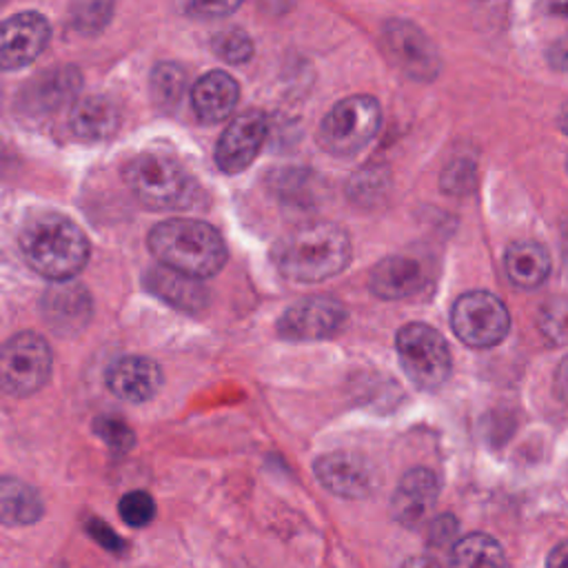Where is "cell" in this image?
<instances>
[{"instance_id": "cell-12", "label": "cell", "mask_w": 568, "mask_h": 568, "mask_svg": "<svg viewBox=\"0 0 568 568\" xmlns=\"http://www.w3.org/2000/svg\"><path fill=\"white\" fill-rule=\"evenodd\" d=\"M51 29L42 13L22 11L2 22L0 64L4 71L20 69L33 62L49 44Z\"/></svg>"}, {"instance_id": "cell-27", "label": "cell", "mask_w": 568, "mask_h": 568, "mask_svg": "<svg viewBox=\"0 0 568 568\" xmlns=\"http://www.w3.org/2000/svg\"><path fill=\"white\" fill-rule=\"evenodd\" d=\"M113 7L109 2H82L71 7V24L82 33L100 31L109 18Z\"/></svg>"}, {"instance_id": "cell-10", "label": "cell", "mask_w": 568, "mask_h": 568, "mask_svg": "<svg viewBox=\"0 0 568 568\" xmlns=\"http://www.w3.org/2000/svg\"><path fill=\"white\" fill-rule=\"evenodd\" d=\"M346 308L331 297H306L291 304L277 320V335L291 342L326 339L342 331Z\"/></svg>"}, {"instance_id": "cell-31", "label": "cell", "mask_w": 568, "mask_h": 568, "mask_svg": "<svg viewBox=\"0 0 568 568\" xmlns=\"http://www.w3.org/2000/svg\"><path fill=\"white\" fill-rule=\"evenodd\" d=\"M240 7V2H191L186 4L184 9L193 16H200V18H211V16H224V13H231Z\"/></svg>"}, {"instance_id": "cell-28", "label": "cell", "mask_w": 568, "mask_h": 568, "mask_svg": "<svg viewBox=\"0 0 568 568\" xmlns=\"http://www.w3.org/2000/svg\"><path fill=\"white\" fill-rule=\"evenodd\" d=\"M93 428L104 439V444L118 453H126L135 442L133 430L118 417H98Z\"/></svg>"}, {"instance_id": "cell-7", "label": "cell", "mask_w": 568, "mask_h": 568, "mask_svg": "<svg viewBox=\"0 0 568 568\" xmlns=\"http://www.w3.org/2000/svg\"><path fill=\"white\" fill-rule=\"evenodd\" d=\"M450 326L466 346L488 348L506 337L510 315L497 295L488 291H468L453 304Z\"/></svg>"}, {"instance_id": "cell-5", "label": "cell", "mask_w": 568, "mask_h": 568, "mask_svg": "<svg viewBox=\"0 0 568 568\" xmlns=\"http://www.w3.org/2000/svg\"><path fill=\"white\" fill-rule=\"evenodd\" d=\"M379 122L382 109L373 95H348L322 118L317 144L331 155H355L377 135Z\"/></svg>"}, {"instance_id": "cell-11", "label": "cell", "mask_w": 568, "mask_h": 568, "mask_svg": "<svg viewBox=\"0 0 568 568\" xmlns=\"http://www.w3.org/2000/svg\"><path fill=\"white\" fill-rule=\"evenodd\" d=\"M266 131L268 122L262 111H244L235 115L215 144L217 166L229 175L244 171L257 158Z\"/></svg>"}, {"instance_id": "cell-8", "label": "cell", "mask_w": 568, "mask_h": 568, "mask_svg": "<svg viewBox=\"0 0 568 568\" xmlns=\"http://www.w3.org/2000/svg\"><path fill=\"white\" fill-rule=\"evenodd\" d=\"M51 348L36 333H16L2 346L0 377L9 395H31L44 386L51 375Z\"/></svg>"}, {"instance_id": "cell-17", "label": "cell", "mask_w": 568, "mask_h": 568, "mask_svg": "<svg viewBox=\"0 0 568 568\" xmlns=\"http://www.w3.org/2000/svg\"><path fill=\"white\" fill-rule=\"evenodd\" d=\"M240 100V87L226 71H206L191 89V104L200 122L215 124L226 120Z\"/></svg>"}, {"instance_id": "cell-24", "label": "cell", "mask_w": 568, "mask_h": 568, "mask_svg": "<svg viewBox=\"0 0 568 568\" xmlns=\"http://www.w3.org/2000/svg\"><path fill=\"white\" fill-rule=\"evenodd\" d=\"M186 89V73L175 62H160L151 73V95L162 109L180 104Z\"/></svg>"}, {"instance_id": "cell-13", "label": "cell", "mask_w": 568, "mask_h": 568, "mask_svg": "<svg viewBox=\"0 0 568 568\" xmlns=\"http://www.w3.org/2000/svg\"><path fill=\"white\" fill-rule=\"evenodd\" d=\"M320 484L346 499L368 497L377 488V473L373 464L357 453H328L315 462Z\"/></svg>"}, {"instance_id": "cell-1", "label": "cell", "mask_w": 568, "mask_h": 568, "mask_svg": "<svg viewBox=\"0 0 568 568\" xmlns=\"http://www.w3.org/2000/svg\"><path fill=\"white\" fill-rule=\"evenodd\" d=\"M27 264L47 280L69 282L89 260V240L69 217L42 211L29 215L18 233Z\"/></svg>"}, {"instance_id": "cell-26", "label": "cell", "mask_w": 568, "mask_h": 568, "mask_svg": "<svg viewBox=\"0 0 568 568\" xmlns=\"http://www.w3.org/2000/svg\"><path fill=\"white\" fill-rule=\"evenodd\" d=\"M118 510H120V517L124 519V524H129L133 528H140V526H146V524L153 521L155 501L144 490H131L120 499Z\"/></svg>"}, {"instance_id": "cell-21", "label": "cell", "mask_w": 568, "mask_h": 568, "mask_svg": "<svg viewBox=\"0 0 568 568\" xmlns=\"http://www.w3.org/2000/svg\"><path fill=\"white\" fill-rule=\"evenodd\" d=\"M144 286L162 297L164 302L182 308V311H200L206 304V288L200 286L197 280L175 273L164 266H155L144 275Z\"/></svg>"}, {"instance_id": "cell-9", "label": "cell", "mask_w": 568, "mask_h": 568, "mask_svg": "<svg viewBox=\"0 0 568 568\" xmlns=\"http://www.w3.org/2000/svg\"><path fill=\"white\" fill-rule=\"evenodd\" d=\"M382 42L393 60L413 80H430L439 71V55L435 44L413 22L393 18L384 24Z\"/></svg>"}, {"instance_id": "cell-19", "label": "cell", "mask_w": 568, "mask_h": 568, "mask_svg": "<svg viewBox=\"0 0 568 568\" xmlns=\"http://www.w3.org/2000/svg\"><path fill=\"white\" fill-rule=\"evenodd\" d=\"M122 113L118 104L106 95H89L75 102L69 124L80 140L100 142L111 138L120 126Z\"/></svg>"}, {"instance_id": "cell-15", "label": "cell", "mask_w": 568, "mask_h": 568, "mask_svg": "<svg viewBox=\"0 0 568 568\" xmlns=\"http://www.w3.org/2000/svg\"><path fill=\"white\" fill-rule=\"evenodd\" d=\"M106 386L115 397L140 404L160 390L162 371L149 357L124 355L106 368Z\"/></svg>"}, {"instance_id": "cell-4", "label": "cell", "mask_w": 568, "mask_h": 568, "mask_svg": "<svg viewBox=\"0 0 568 568\" xmlns=\"http://www.w3.org/2000/svg\"><path fill=\"white\" fill-rule=\"evenodd\" d=\"M131 193L149 209L178 211L195 197V180L175 158L160 151H142L122 169Z\"/></svg>"}, {"instance_id": "cell-34", "label": "cell", "mask_w": 568, "mask_h": 568, "mask_svg": "<svg viewBox=\"0 0 568 568\" xmlns=\"http://www.w3.org/2000/svg\"><path fill=\"white\" fill-rule=\"evenodd\" d=\"M546 568H568V541L555 546L546 559Z\"/></svg>"}, {"instance_id": "cell-35", "label": "cell", "mask_w": 568, "mask_h": 568, "mask_svg": "<svg viewBox=\"0 0 568 568\" xmlns=\"http://www.w3.org/2000/svg\"><path fill=\"white\" fill-rule=\"evenodd\" d=\"M404 568H444L437 559L433 557H426V555H417V557H410L406 559Z\"/></svg>"}, {"instance_id": "cell-22", "label": "cell", "mask_w": 568, "mask_h": 568, "mask_svg": "<svg viewBox=\"0 0 568 568\" xmlns=\"http://www.w3.org/2000/svg\"><path fill=\"white\" fill-rule=\"evenodd\" d=\"M0 506L2 521L7 526H27L36 524L42 517L40 495L20 479L4 477L0 484Z\"/></svg>"}, {"instance_id": "cell-30", "label": "cell", "mask_w": 568, "mask_h": 568, "mask_svg": "<svg viewBox=\"0 0 568 568\" xmlns=\"http://www.w3.org/2000/svg\"><path fill=\"white\" fill-rule=\"evenodd\" d=\"M455 532H457V521H455V517L444 515V517H437V519L430 524L428 539H430L433 546H446L448 541L455 539Z\"/></svg>"}, {"instance_id": "cell-38", "label": "cell", "mask_w": 568, "mask_h": 568, "mask_svg": "<svg viewBox=\"0 0 568 568\" xmlns=\"http://www.w3.org/2000/svg\"><path fill=\"white\" fill-rule=\"evenodd\" d=\"M566 169H568V162H566Z\"/></svg>"}, {"instance_id": "cell-16", "label": "cell", "mask_w": 568, "mask_h": 568, "mask_svg": "<svg viewBox=\"0 0 568 568\" xmlns=\"http://www.w3.org/2000/svg\"><path fill=\"white\" fill-rule=\"evenodd\" d=\"M44 320L49 328L62 335H73L82 331L91 317V297L84 286L69 282H58L51 286L42 302Z\"/></svg>"}, {"instance_id": "cell-36", "label": "cell", "mask_w": 568, "mask_h": 568, "mask_svg": "<svg viewBox=\"0 0 568 568\" xmlns=\"http://www.w3.org/2000/svg\"><path fill=\"white\" fill-rule=\"evenodd\" d=\"M548 11L557 13V16H566L568 13V2H552V4H548Z\"/></svg>"}, {"instance_id": "cell-6", "label": "cell", "mask_w": 568, "mask_h": 568, "mask_svg": "<svg viewBox=\"0 0 568 568\" xmlns=\"http://www.w3.org/2000/svg\"><path fill=\"white\" fill-rule=\"evenodd\" d=\"M397 355L410 382L424 390L448 379L450 348L442 333L424 322H410L397 331Z\"/></svg>"}, {"instance_id": "cell-23", "label": "cell", "mask_w": 568, "mask_h": 568, "mask_svg": "<svg viewBox=\"0 0 568 568\" xmlns=\"http://www.w3.org/2000/svg\"><path fill=\"white\" fill-rule=\"evenodd\" d=\"M450 557L453 568H508L504 548L486 532H470L457 539Z\"/></svg>"}, {"instance_id": "cell-32", "label": "cell", "mask_w": 568, "mask_h": 568, "mask_svg": "<svg viewBox=\"0 0 568 568\" xmlns=\"http://www.w3.org/2000/svg\"><path fill=\"white\" fill-rule=\"evenodd\" d=\"M555 388L564 404H568V357H564L555 373Z\"/></svg>"}, {"instance_id": "cell-25", "label": "cell", "mask_w": 568, "mask_h": 568, "mask_svg": "<svg viewBox=\"0 0 568 568\" xmlns=\"http://www.w3.org/2000/svg\"><path fill=\"white\" fill-rule=\"evenodd\" d=\"M213 51L231 62V64H242L246 62L251 55H253V40L246 31L233 27V29H226V31H220L213 42H211Z\"/></svg>"}, {"instance_id": "cell-33", "label": "cell", "mask_w": 568, "mask_h": 568, "mask_svg": "<svg viewBox=\"0 0 568 568\" xmlns=\"http://www.w3.org/2000/svg\"><path fill=\"white\" fill-rule=\"evenodd\" d=\"M550 62H552L555 69L568 73V38L561 40V42H557V44L552 47V51H550Z\"/></svg>"}, {"instance_id": "cell-18", "label": "cell", "mask_w": 568, "mask_h": 568, "mask_svg": "<svg viewBox=\"0 0 568 568\" xmlns=\"http://www.w3.org/2000/svg\"><path fill=\"white\" fill-rule=\"evenodd\" d=\"M426 282L422 262L410 255H390L382 260L371 275V288L382 300H402L415 295Z\"/></svg>"}, {"instance_id": "cell-14", "label": "cell", "mask_w": 568, "mask_h": 568, "mask_svg": "<svg viewBox=\"0 0 568 568\" xmlns=\"http://www.w3.org/2000/svg\"><path fill=\"white\" fill-rule=\"evenodd\" d=\"M439 495V481L428 468L408 470L390 499L393 519L406 528H415L433 510Z\"/></svg>"}, {"instance_id": "cell-20", "label": "cell", "mask_w": 568, "mask_h": 568, "mask_svg": "<svg viewBox=\"0 0 568 568\" xmlns=\"http://www.w3.org/2000/svg\"><path fill=\"white\" fill-rule=\"evenodd\" d=\"M504 268L515 286L537 288L546 282L550 273V255L541 244L532 240H521L506 248Z\"/></svg>"}, {"instance_id": "cell-3", "label": "cell", "mask_w": 568, "mask_h": 568, "mask_svg": "<svg viewBox=\"0 0 568 568\" xmlns=\"http://www.w3.org/2000/svg\"><path fill=\"white\" fill-rule=\"evenodd\" d=\"M149 248L164 268L193 280L220 273L229 257L222 235L193 217H169L155 224L149 233Z\"/></svg>"}, {"instance_id": "cell-37", "label": "cell", "mask_w": 568, "mask_h": 568, "mask_svg": "<svg viewBox=\"0 0 568 568\" xmlns=\"http://www.w3.org/2000/svg\"><path fill=\"white\" fill-rule=\"evenodd\" d=\"M559 126L564 129V133H568V104L564 106V111H561V115H559Z\"/></svg>"}, {"instance_id": "cell-29", "label": "cell", "mask_w": 568, "mask_h": 568, "mask_svg": "<svg viewBox=\"0 0 568 568\" xmlns=\"http://www.w3.org/2000/svg\"><path fill=\"white\" fill-rule=\"evenodd\" d=\"M87 532H89L102 548H106V550H111V552H120V550L124 548V541L120 539V535H118L111 526H106L104 521H100V519H95V517H91V519L87 521Z\"/></svg>"}, {"instance_id": "cell-2", "label": "cell", "mask_w": 568, "mask_h": 568, "mask_svg": "<svg viewBox=\"0 0 568 568\" xmlns=\"http://www.w3.org/2000/svg\"><path fill=\"white\" fill-rule=\"evenodd\" d=\"M348 233L333 222H313L284 235L271 253L282 277L322 282L342 273L351 262Z\"/></svg>"}]
</instances>
